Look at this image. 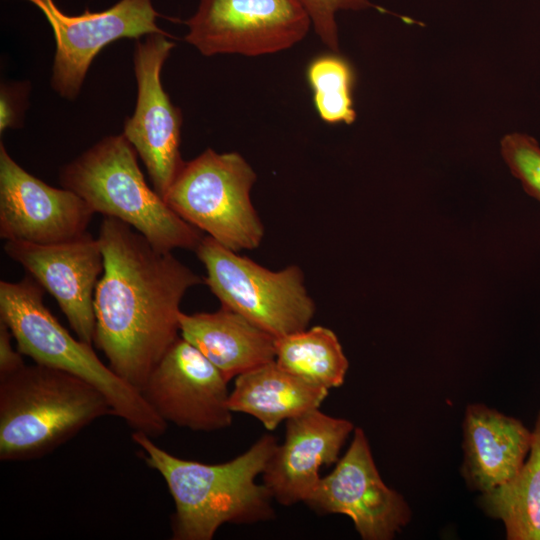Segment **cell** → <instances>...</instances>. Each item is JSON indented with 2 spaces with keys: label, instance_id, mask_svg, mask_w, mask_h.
I'll return each instance as SVG.
<instances>
[{
  "label": "cell",
  "instance_id": "ac0fdd59",
  "mask_svg": "<svg viewBox=\"0 0 540 540\" xmlns=\"http://www.w3.org/2000/svg\"><path fill=\"white\" fill-rule=\"evenodd\" d=\"M329 390L282 369L275 360L238 375L229 395L232 412L251 415L267 430L319 408Z\"/></svg>",
  "mask_w": 540,
  "mask_h": 540
},
{
  "label": "cell",
  "instance_id": "52a82bcc",
  "mask_svg": "<svg viewBox=\"0 0 540 540\" xmlns=\"http://www.w3.org/2000/svg\"><path fill=\"white\" fill-rule=\"evenodd\" d=\"M194 251L206 269L204 283L221 306L276 338L309 327L316 307L298 266L270 270L208 235Z\"/></svg>",
  "mask_w": 540,
  "mask_h": 540
},
{
  "label": "cell",
  "instance_id": "277c9868",
  "mask_svg": "<svg viewBox=\"0 0 540 540\" xmlns=\"http://www.w3.org/2000/svg\"><path fill=\"white\" fill-rule=\"evenodd\" d=\"M44 289L31 276L19 282H0V320L10 329L17 350L35 363L56 368L98 389L114 416L133 431L155 438L166 432L165 422L139 390L104 364L92 344L74 338L43 302Z\"/></svg>",
  "mask_w": 540,
  "mask_h": 540
},
{
  "label": "cell",
  "instance_id": "44dd1931",
  "mask_svg": "<svg viewBox=\"0 0 540 540\" xmlns=\"http://www.w3.org/2000/svg\"><path fill=\"white\" fill-rule=\"evenodd\" d=\"M307 79L319 117L329 124H352L356 120L352 88L354 72L349 62L337 54L313 59Z\"/></svg>",
  "mask_w": 540,
  "mask_h": 540
},
{
  "label": "cell",
  "instance_id": "ba28073f",
  "mask_svg": "<svg viewBox=\"0 0 540 540\" xmlns=\"http://www.w3.org/2000/svg\"><path fill=\"white\" fill-rule=\"evenodd\" d=\"M185 40L204 56H260L291 48L312 27L300 0H200Z\"/></svg>",
  "mask_w": 540,
  "mask_h": 540
},
{
  "label": "cell",
  "instance_id": "d6986e66",
  "mask_svg": "<svg viewBox=\"0 0 540 540\" xmlns=\"http://www.w3.org/2000/svg\"><path fill=\"white\" fill-rule=\"evenodd\" d=\"M481 509L503 522L508 540H540V410L527 460L506 483L482 492Z\"/></svg>",
  "mask_w": 540,
  "mask_h": 540
},
{
  "label": "cell",
  "instance_id": "7402d4cb",
  "mask_svg": "<svg viewBox=\"0 0 540 540\" xmlns=\"http://www.w3.org/2000/svg\"><path fill=\"white\" fill-rule=\"evenodd\" d=\"M502 157L512 175L540 202V145L525 133H509L500 142Z\"/></svg>",
  "mask_w": 540,
  "mask_h": 540
},
{
  "label": "cell",
  "instance_id": "30bf717a",
  "mask_svg": "<svg viewBox=\"0 0 540 540\" xmlns=\"http://www.w3.org/2000/svg\"><path fill=\"white\" fill-rule=\"evenodd\" d=\"M304 503L319 514L348 516L363 540H391L411 520L403 496L383 482L361 428Z\"/></svg>",
  "mask_w": 540,
  "mask_h": 540
},
{
  "label": "cell",
  "instance_id": "5bb4252c",
  "mask_svg": "<svg viewBox=\"0 0 540 540\" xmlns=\"http://www.w3.org/2000/svg\"><path fill=\"white\" fill-rule=\"evenodd\" d=\"M5 253L57 301L77 338L92 344L94 294L104 270L98 238L89 232L55 244L6 241Z\"/></svg>",
  "mask_w": 540,
  "mask_h": 540
},
{
  "label": "cell",
  "instance_id": "cb8c5ba5",
  "mask_svg": "<svg viewBox=\"0 0 540 540\" xmlns=\"http://www.w3.org/2000/svg\"><path fill=\"white\" fill-rule=\"evenodd\" d=\"M28 85L24 83L2 84L0 93V132L18 127L25 109Z\"/></svg>",
  "mask_w": 540,
  "mask_h": 540
},
{
  "label": "cell",
  "instance_id": "7a4b0ae2",
  "mask_svg": "<svg viewBox=\"0 0 540 540\" xmlns=\"http://www.w3.org/2000/svg\"><path fill=\"white\" fill-rule=\"evenodd\" d=\"M131 437L172 496V539L211 540L223 524H252L275 517L271 492L256 482L278 446L274 436L265 434L246 452L218 464L178 458L139 431Z\"/></svg>",
  "mask_w": 540,
  "mask_h": 540
},
{
  "label": "cell",
  "instance_id": "2e32d148",
  "mask_svg": "<svg viewBox=\"0 0 540 540\" xmlns=\"http://www.w3.org/2000/svg\"><path fill=\"white\" fill-rule=\"evenodd\" d=\"M462 427L461 473L471 490L482 493L517 475L532 443L522 421L476 403L467 406Z\"/></svg>",
  "mask_w": 540,
  "mask_h": 540
},
{
  "label": "cell",
  "instance_id": "d4e9b609",
  "mask_svg": "<svg viewBox=\"0 0 540 540\" xmlns=\"http://www.w3.org/2000/svg\"><path fill=\"white\" fill-rule=\"evenodd\" d=\"M12 338L10 329L0 320V378L16 372L25 365L23 354L14 350L12 346Z\"/></svg>",
  "mask_w": 540,
  "mask_h": 540
},
{
  "label": "cell",
  "instance_id": "7c38bea8",
  "mask_svg": "<svg viewBox=\"0 0 540 540\" xmlns=\"http://www.w3.org/2000/svg\"><path fill=\"white\" fill-rule=\"evenodd\" d=\"M227 383L222 373L180 336L140 392L165 422L192 431L213 432L232 424Z\"/></svg>",
  "mask_w": 540,
  "mask_h": 540
},
{
  "label": "cell",
  "instance_id": "3957f363",
  "mask_svg": "<svg viewBox=\"0 0 540 540\" xmlns=\"http://www.w3.org/2000/svg\"><path fill=\"white\" fill-rule=\"evenodd\" d=\"M106 415L107 398L65 371L35 363L0 378V459L43 457Z\"/></svg>",
  "mask_w": 540,
  "mask_h": 540
},
{
  "label": "cell",
  "instance_id": "603a6c76",
  "mask_svg": "<svg viewBox=\"0 0 540 540\" xmlns=\"http://www.w3.org/2000/svg\"><path fill=\"white\" fill-rule=\"evenodd\" d=\"M307 10L312 28L321 42L332 52H339V34L336 15L340 11H362L376 8L387 12L370 0H300Z\"/></svg>",
  "mask_w": 540,
  "mask_h": 540
},
{
  "label": "cell",
  "instance_id": "9c48e42d",
  "mask_svg": "<svg viewBox=\"0 0 540 540\" xmlns=\"http://www.w3.org/2000/svg\"><path fill=\"white\" fill-rule=\"evenodd\" d=\"M167 36L149 34L135 45L137 103L122 133L144 163L153 189L163 198L184 163L180 153L181 111L161 83L163 64L175 46Z\"/></svg>",
  "mask_w": 540,
  "mask_h": 540
},
{
  "label": "cell",
  "instance_id": "4fadbf2b",
  "mask_svg": "<svg viewBox=\"0 0 540 540\" xmlns=\"http://www.w3.org/2000/svg\"><path fill=\"white\" fill-rule=\"evenodd\" d=\"M95 212L76 193L24 170L0 143V237L55 244L87 233Z\"/></svg>",
  "mask_w": 540,
  "mask_h": 540
},
{
  "label": "cell",
  "instance_id": "e0dca14e",
  "mask_svg": "<svg viewBox=\"0 0 540 540\" xmlns=\"http://www.w3.org/2000/svg\"><path fill=\"white\" fill-rule=\"evenodd\" d=\"M179 323L180 336L195 346L228 382L275 360L277 338L223 306L214 312H182Z\"/></svg>",
  "mask_w": 540,
  "mask_h": 540
},
{
  "label": "cell",
  "instance_id": "9a60e30c",
  "mask_svg": "<svg viewBox=\"0 0 540 540\" xmlns=\"http://www.w3.org/2000/svg\"><path fill=\"white\" fill-rule=\"evenodd\" d=\"M351 421L310 410L286 421L285 439L278 444L262 473L263 484L283 506L305 502L317 487L323 465L336 464Z\"/></svg>",
  "mask_w": 540,
  "mask_h": 540
},
{
  "label": "cell",
  "instance_id": "8fae6325",
  "mask_svg": "<svg viewBox=\"0 0 540 540\" xmlns=\"http://www.w3.org/2000/svg\"><path fill=\"white\" fill-rule=\"evenodd\" d=\"M49 22L56 53L51 86L62 97H77L95 56L111 42L139 38L153 33L167 34L156 24L158 13L151 0H120L99 12L85 10L72 16L58 8L54 0H28Z\"/></svg>",
  "mask_w": 540,
  "mask_h": 540
},
{
  "label": "cell",
  "instance_id": "8992f818",
  "mask_svg": "<svg viewBox=\"0 0 540 540\" xmlns=\"http://www.w3.org/2000/svg\"><path fill=\"white\" fill-rule=\"evenodd\" d=\"M256 178L239 153L206 149L184 161L164 199L182 219L223 246L252 250L265 231L251 201Z\"/></svg>",
  "mask_w": 540,
  "mask_h": 540
},
{
  "label": "cell",
  "instance_id": "ffe728a7",
  "mask_svg": "<svg viewBox=\"0 0 540 540\" xmlns=\"http://www.w3.org/2000/svg\"><path fill=\"white\" fill-rule=\"evenodd\" d=\"M275 362L305 382L327 390L344 383L349 367L336 334L324 326L277 338Z\"/></svg>",
  "mask_w": 540,
  "mask_h": 540
},
{
  "label": "cell",
  "instance_id": "6da1fadb",
  "mask_svg": "<svg viewBox=\"0 0 540 540\" xmlns=\"http://www.w3.org/2000/svg\"><path fill=\"white\" fill-rule=\"evenodd\" d=\"M104 270L94 294V342L110 368L141 390L180 337L181 301L202 277L127 223L104 216Z\"/></svg>",
  "mask_w": 540,
  "mask_h": 540
},
{
  "label": "cell",
  "instance_id": "5b68a950",
  "mask_svg": "<svg viewBox=\"0 0 540 540\" xmlns=\"http://www.w3.org/2000/svg\"><path fill=\"white\" fill-rule=\"evenodd\" d=\"M137 155L122 134L105 137L61 168L60 183L95 213L127 223L158 250H195L203 232L149 187Z\"/></svg>",
  "mask_w": 540,
  "mask_h": 540
}]
</instances>
